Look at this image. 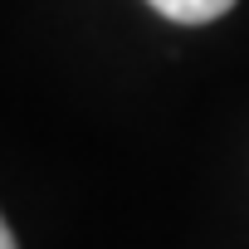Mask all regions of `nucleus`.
<instances>
[{
    "label": "nucleus",
    "mask_w": 249,
    "mask_h": 249,
    "mask_svg": "<svg viewBox=\"0 0 249 249\" xmlns=\"http://www.w3.org/2000/svg\"><path fill=\"white\" fill-rule=\"evenodd\" d=\"M147 5L157 15L176 20V25H210V20H220L234 5V0H147Z\"/></svg>",
    "instance_id": "f257e3e1"
},
{
    "label": "nucleus",
    "mask_w": 249,
    "mask_h": 249,
    "mask_svg": "<svg viewBox=\"0 0 249 249\" xmlns=\"http://www.w3.org/2000/svg\"><path fill=\"white\" fill-rule=\"evenodd\" d=\"M0 249H15V234H10V225H5V215H0Z\"/></svg>",
    "instance_id": "f03ea898"
}]
</instances>
